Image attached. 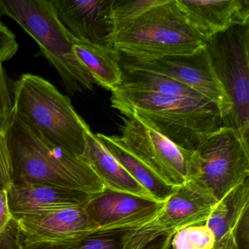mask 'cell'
Returning <instances> with one entry per match:
<instances>
[{"mask_svg": "<svg viewBox=\"0 0 249 249\" xmlns=\"http://www.w3.org/2000/svg\"><path fill=\"white\" fill-rule=\"evenodd\" d=\"M111 106L141 119L176 145L195 151L202 140L222 126L218 105L202 98L118 89Z\"/></svg>", "mask_w": 249, "mask_h": 249, "instance_id": "obj_1", "label": "cell"}, {"mask_svg": "<svg viewBox=\"0 0 249 249\" xmlns=\"http://www.w3.org/2000/svg\"><path fill=\"white\" fill-rule=\"evenodd\" d=\"M13 183L68 188L96 195L105 186L92 169L78 157L45 139L14 114L5 133Z\"/></svg>", "mask_w": 249, "mask_h": 249, "instance_id": "obj_2", "label": "cell"}, {"mask_svg": "<svg viewBox=\"0 0 249 249\" xmlns=\"http://www.w3.org/2000/svg\"><path fill=\"white\" fill-rule=\"evenodd\" d=\"M14 114L45 139L76 157L85 149L90 128L68 95L47 80L26 73L14 81Z\"/></svg>", "mask_w": 249, "mask_h": 249, "instance_id": "obj_3", "label": "cell"}, {"mask_svg": "<svg viewBox=\"0 0 249 249\" xmlns=\"http://www.w3.org/2000/svg\"><path fill=\"white\" fill-rule=\"evenodd\" d=\"M205 40L190 25L176 0H163L113 35L110 47L130 59L152 60L195 53Z\"/></svg>", "mask_w": 249, "mask_h": 249, "instance_id": "obj_4", "label": "cell"}, {"mask_svg": "<svg viewBox=\"0 0 249 249\" xmlns=\"http://www.w3.org/2000/svg\"><path fill=\"white\" fill-rule=\"evenodd\" d=\"M18 23L38 44L37 56L54 67L68 92L92 90L94 81L73 52L74 37L56 16L52 0H0V18Z\"/></svg>", "mask_w": 249, "mask_h": 249, "instance_id": "obj_5", "label": "cell"}, {"mask_svg": "<svg viewBox=\"0 0 249 249\" xmlns=\"http://www.w3.org/2000/svg\"><path fill=\"white\" fill-rule=\"evenodd\" d=\"M211 65L230 103L222 126L249 135V24L231 27L205 40Z\"/></svg>", "mask_w": 249, "mask_h": 249, "instance_id": "obj_6", "label": "cell"}, {"mask_svg": "<svg viewBox=\"0 0 249 249\" xmlns=\"http://www.w3.org/2000/svg\"><path fill=\"white\" fill-rule=\"evenodd\" d=\"M122 120L119 141L165 183L177 187L197 177L195 151L180 148L132 115Z\"/></svg>", "mask_w": 249, "mask_h": 249, "instance_id": "obj_7", "label": "cell"}, {"mask_svg": "<svg viewBox=\"0 0 249 249\" xmlns=\"http://www.w3.org/2000/svg\"><path fill=\"white\" fill-rule=\"evenodd\" d=\"M199 174L195 180L219 201L249 177V145L236 129L227 126L211 132L195 150Z\"/></svg>", "mask_w": 249, "mask_h": 249, "instance_id": "obj_8", "label": "cell"}, {"mask_svg": "<svg viewBox=\"0 0 249 249\" xmlns=\"http://www.w3.org/2000/svg\"><path fill=\"white\" fill-rule=\"evenodd\" d=\"M217 202L211 191L193 179L175 187L160 212L129 234L143 243H154L184 227L205 224Z\"/></svg>", "mask_w": 249, "mask_h": 249, "instance_id": "obj_9", "label": "cell"}, {"mask_svg": "<svg viewBox=\"0 0 249 249\" xmlns=\"http://www.w3.org/2000/svg\"><path fill=\"white\" fill-rule=\"evenodd\" d=\"M120 56L122 69L146 70L166 75L218 105L222 113V124L228 117L230 103L205 47L191 54L172 55L152 60L130 59L121 53Z\"/></svg>", "mask_w": 249, "mask_h": 249, "instance_id": "obj_10", "label": "cell"}, {"mask_svg": "<svg viewBox=\"0 0 249 249\" xmlns=\"http://www.w3.org/2000/svg\"><path fill=\"white\" fill-rule=\"evenodd\" d=\"M164 202L105 188L87 204V213L97 226L96 232L124 234L153 219Z\"/></svg>", "mask_w": 249, "mask_h": 249, "instance_id": "obj_11", "label": "cell"}, {"mask_svg": "<svg viewBox=\"0 0 249 249\" xmlns=\"http://www.w3.org/2000/svg\"><path fill=\"white\" fill-rule=\"evenodd\" d=\"M86 206L14 216L21 228L24 249L68 244L95 233L98 228L90 218Z\"/></svg>", "mask_w": 249, "mask_h": 249, "instance_id": "obj_12", "label": "cell"}, {"mask_svg": "<svg viewBox=\"0 0 249 249\" xmlns=\"http://www.w3.org/2000/svg\"><path fill=\"white\" fill-rule=\"evenodd\" d=\"M62 25L75 39L110 47L112 0H52Z\"/></svg>", "mask_w": 249, "mask_h": 249, "instance_id": "obj_13", "label": "cell"}, {"mask_svg": "<svg viewBox=\"0 0 249 249\" xmlns=\"http://www.w3.org/2000/svg\"><path fill=\"white\" fill-rule=\"evenodd\" d=\"M94 196L75 189L32 183H13L8 190L10 211L16 217L85 206Z\"/></svg>", "mask_w": 249, "mask_h": 249, "instance_id": "obj_14", "label": "cell"}, {"mask_svg": "<svg viewBox=\"0 0 249 249\" xmlns=\"http://www.w3.org/2000/svg\"><path fill=\"white\" fill-rule=\"evenodd\" d=\"M190 25L205 40L231 27L249 24L247 0H176Z\"/></svg>", "mask_w": 249, "mask_h": 249, "instance_id": "obj_15", "label": "cell"}, {"mask_svg": "<svg viewBox=\"0 0 249 249\" xmlns=\"http://www.w3.org/2000/svg\"><path fill=\"white\" fill-rule=\"evenodd\" d=\"M85 141V149L78 158L92 169L105 188L156 200L151 194L122 167L91 129L86 133Z\"/></svg>", "mask_w": 249, "mask_h": 249, "instance_id": "obj_16", "label": "cell"}, {"mask_svg": "<svg viewBox=\"0 0 249 249\" xmlns=\"http://www.w3.org/2000/svg\"><path fill=\"white\" fill-rule=\"evenodd\" d=\"M73 52L94 84L110 90L119 88L122 82L120 53L107 46L74 39Z\"/></svg>", "mask_w": 249, "mask_h": 249, "instance_id": "obj_17", "label": "cell"}, {"mask_svg": "<svg viewBox=\"0 0 249 249\" xmlns=\"http://www.w3.org/2000/svg\"><path fill=\"white\" fill-rule=\"evenodd\" d=\"M99 141L122 164L129 174L142 185L159 202H165L175 187L170 186L159 177L148 166L135 157L119 141V137L96 134Z\"/></svg>", "mask_w": 249, "mask_h": 249, "instance_id": "obj_18", "label": "cell"}, {"mask_svg": "<svg viewBox=\"0 0 249 249\" xmlns=\"http://www.w3.org/2000/svg\"><path fill=\"white\" fill-rule=\"evenodd\" d=\"M249 178L224 195L214 207L205 224L212 230L216 242L229 232H235L243 215L249 211Z\"/></svg>", "mask_w": 249, "mask_h": 249, "instance_id": "obj_19", "label": "cell"}, {"mask_svg": "<svg viewBox=\"0 0 249 249\" xmlns=\"http://www.w3.org/2000/svg\"><path fill=\"white\" fill-rule=\"evenodd\" d=\"M121 69L122 82L119 89H122L150 91L192 98L204 97L189 87L162 74L146 70Z\"/></svg>", "mask_w": 249, "mask_h": 249, "instance_id": "obj_20", "label": "cell"}, {"mask_svg": "<svg viewBox=\"0 0 249 249\" xmlns=\"http://www.w3.org/2000/svg\"><path fill=\"white\" fill-rule=\"evenodd\" d=\"M162 2L163 0H112L113 36Z\"/></svg>", "mask_w": 249, "mask_h": 249, "instance_id": "obj_21", "label": "cell"}, {"mask_svg": "<svg viewBox=\"0 0 249 249\" xmlns=\"http://www.w3.org/2000/svg\"><path fill=\"white\" fill-rule=\"evenodd\" d=\"M216 239L206 224L189 226L175 233L171 249H213Z\"/></svg>", "mask_w": 249, "mask_h": 249, "instance_id": "obj_22", "label": "cell"}, {"mask_svg": "<svg viewBox=\"0 0 249 249\" xmlns=\"http://www.w3.org/2000/svg\"><path fill=\"white\" fill-rule=\"evenodd\" d=\"M14 81L0 62V132L6 133L14 116Z\"/></svg>", "mask_w": 249, "mask_h": 249, "instance_id": "obj_23", "label": "cell"}, {"mask_svg": "<svg viewBox=\"0 0 249 249\" xmlns=\"http://www.w3.org/2000/svg\"><path fill=\"white\" fill-rule=\"evenodd\" d=\"M12 184V166L6 137L0 132V190L8 191Z\"/></svg>", "mask_w": 249, "mask_h": 249, "instance_id": "obj_24", "label": "cell"}, {"mask_svg": "<svg viewBox=\"0 0 249 249\" xmlns=\"http://www.w3.org/2000/svg\"><path fill=\"white\" fill-rule=\"evenodd\" d=\"M0 249H24L21 228L14 216L6 229L0 232Z\"/></svg>", "mask_w": 249, "mask_h": 249, "instance_id": "obj_25", "label": "cell"}, {"mask_svg": "<svg viewBox=\"0 0 249 249\" xmlns=\"http://www.w3.org/2000/svg\"><path fill=\"white\" fill-rule=\"evenodd\" d=\"M18 50L15 35L0 21V62L12 59Z\"/></svg>", "mask_w": 249, "mask_h": 249, "instance_id": "obj_26", "label": "cell"}, {"mask_svg": "<svg viewBox=\"0 0 249 249\" xmlns=\"http://www.w3.org/2000/svg\"><path fill=\"white\" fill-rule=\"evenodd\" d=\"M234 235L238 249H249V211L237 225Z\"/></svg>", "mask_w": 249, "mask_h": 249, "instance_id": "obj_27", "label": "cell"}, {"mask_svg": "<svg viewBox=\"0 0 249 249\" xmlns=\"http://www.w3.org/2000/svg\"><path fill=\"white\" fill-rule=\"evenodd\" d=\"M13 218L8 200V191L0 190V232L6 229Z\"/></svg>", "mask_w": 249, "mask_h": 249, "instance_id": "obj_28", "label": "cell"}, {"mask_svg": "<svg viewBox=\"0 0 249 249\" xmlns=\"http://www.w3.org/2000/svg\"><path fill=\"white\" fill-rule=\"evenodd\" d=\"M213 249H238L234 232L227 233L215 243Z\"/></svg>", "mask_w": 249, "mask_h": 249, "instance_id": "obj_29", "label": "cell"}, {"mask_svg": "<svg viewBox=\"0 0 249 249\" xmlns=\"http://www.w3.org/2000/svg\"><path fill=\"white\" fill-rule=\"evenodd\" d=\"M173 235V234H170L165 238L162 239L155 249H170V242H171Z\"/></svg>", "mask_w": 249, "mask_h": 249, "instance_id": "obj_30", "label": "cell"}]
</instances>
